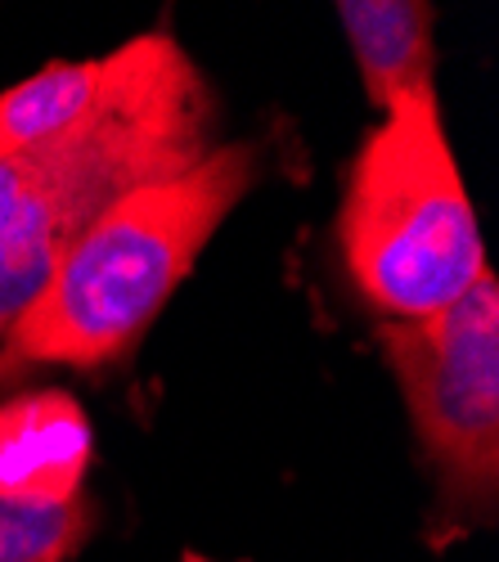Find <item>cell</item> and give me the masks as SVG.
I'll return each instance as SVG.
<instances>
[{"label":"cell","mask_w":499,"mask_h":562,"mask_svg":"<svg viewBox=\"0 0 499 562\" xmlns=\"http://www.w3.org/2000/svg\"><path fill=\"white\" fill-rule=\"evenodd\" d=\"M212 135L216 95L167 32L113 50L95 104L19 158L14 199L0 216V338L117 199L207 158Z\"/></svg>","instance_id":"obj_1"},{"label":"cell","mask_w":499,"mask_h":562,"mask_svg":"<svg viewBox=\"0 0 499 562\" xmlns=\"http://www.w3.org/2000/svg\"><path fill=\"white\" fill-rule=\"evenodd\" d=\"M261 167L265 149L257 139H235L117 199L0 342L27 364L100 369L126 356L185 284L225 216L261 180Z\"/></svg>","instance_id":"obj_2"},{"label":"cell","mask_w":499,"mask_h":562,"mask_svg":"<svg viewBox=\"0 0 499 562\" xmlns=\"http://www.w3.org/2000/svg\"><path fill=\"white\" fill-rule=\"evenodd\" d=\"M338 248L360 297L387 319L436 315L490 270L436 90L396 100L365 135L338 212Z\"/></svg>","instance_id":"obj_3"},{"label":"cell","mask_w":499,"mask_h":562,"mask_svg":"<svg viewBox=\"0 0 499 562\" xmlns=\"http://www.w3.org/2000/svg\"><path fill=\"white\" fill-rule=\"evenodd\" d=\"M396 387L441 495L490 518L499 491V289L477 284L423 319H387L378 329Z\"/></svg>","instance_id":"obj_4"},{"label":"cell","mask_w":499,"mask_h":562,"mask_svg":"<svg viewBox=\"0 0 499 562\" xmlns=\"http://www.w3.org/2000/svg\"><path fill=\"white\" fill-rule=\"evenodd\" d=\"M90 418L59 392H19L0 401V499L68 504L81 495L90 468Z\"/></svg>","instance_id":"obj_5"},{"label":"cell","mask_w":499,"mask_h":562,"mask_svg":"<svg viewBox=\"0 0 499 562\" xmlns=\"http://www.w3.org/2000/svg\"><path fill=\"white\" fill-rule=\"evenodd\" d=\"M333 14L342 19L360 81H365V95L378 113H387L405 95L432 90V5H423V0H342Z\"/></svg>","instance_id":"obj_6"},{"label":"cell","mask_w":499,"mask_h":562,"mask_svg":"<svg viewBox=\"0 0 499 562\" xmlns=\"http://www.w3.org/2000/svg\"><path fill=\"white\" fill-rule=\"evenodd\" d=\"M104 59L45 64L27 81L0 90V162L41 149L45 139L68 131L100 95Z\"/></svg>","instance_id":"obj_7"},{"label":"cell","mask_w":499,"mask_h":562,"mask_svg":"<svg viewBox=\"0 0 499 562\" xmlns=\"http://www.w3.org/2000/svg\"><path fill=\"white\" fill-rule=\"evenodd\" d=\"M86 495L68 504L0 499V562H68L90 536Z\"/></svg>","instance_id":"obj_8"},{"label":"cell","mask_w":499,"mask_h":562,"mask_svg":"<svg viewBox=\"0 0 499 562\" xmlns=\"http://www.w3.org/2000/svg\"><path fill=\"white\" fill-rule=\"evenodd\" d=\"M27 373H32V364H27L23 356H14L5 342H0V396H5L10 387H19V383L27 379Z\"/></svg>","instance_id":"obj_9"},{"label":"cell","mask_w":499,"mask_h":562,"mask_svg":"<svg viewBox=\"0 0 499 562\" xmlns=\"http://www.w3.org/2000/svg\"><path fill=\"white\" fill-rule=\"evenodd\" d=\"M175 562H212V558H203V553H194V549H185V553H180Z\"/></svg>","instance_id":"obj_10"}]
</instances>
